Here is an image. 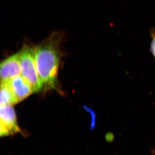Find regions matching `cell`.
Listing matches in <instances>:
<instances>
[{
	"instance_id": "1",
	"label": "cell",
	"mask_w": 155,
	"mask_h": 155,
	"mask_svg": "<svg viewBox=\"0 0 155 155\" xmlns=\"http://www.w3.org/2000/svg\"><path fill=\"white\" fill-rule=\"evenodd\" d=\"M62 39L59 32H53L34 48L37 69L45 90L58 89Z\"/></svg>"
},
{
	"instance_id": "2",
	"label": "cell",
	"mask_w": 155,
	"mask_h": 155,
	"mask_svg": "<svg viewBox=\"0 0 155 155\" xmlns=\"http://www.w3.org/2000/svg\"><path fill=\"white\" fill-rule=\"evenodd\" d=\"M19 53L21 76L29 84L34 93L39 91L43 85L36 68L34 49L24 45Z\"/></svg>"
},
{
	"instance_id": "3",
	"label": "cell",
	"mask_w": 155,
	"mask_h": 155,
	"mask_svg": "<svg viewBox=\"0 0 155 155\" xmlns=\"http://www.w3.org/2000/svg\"><path fill=\"white\" fill-rule=\"evenodd\" d=\"M0 125L1 137L21 132L17 124L16 113L12 105L1 106Z\"/></svg>"
},
{
	"instance_id": "4",
	"label": "cell",
	"mask_w": 155,
	"mask_h": 155,
	"mask_svg": "<svg viewBox=\"0 0 155 155\" xmlns=\"http://www.w3.org/2000/svg\"><path fill=\"white\" fill-rule=\"evenodd\" d=\"M0 67L1 83L8 82L21 74L19 53L10 56L2 62Z\"/></svg>"
},
{
	"instance_id": "5",
	"label": "cell",
	"mask_w": 155,
	"mask_h": 155,
	"mask_svg": "<svg viewBox=\"0 0 155 155\" xmlns=\"http://www.w3.org/2000/svg\"><path fill=\"white\" fill-rule=\"evenodd\" d=\"M17 103L34 93L29 84L22 76H17L8 81Z\"/></svg>"
},
{
	"instance_id": "6",
	"label": "cell",
	"mask_w": 155,
	"mask_h": 155,
	"mask_svg": "<svg viewBox=\"0 0 155 155\" xmlns=\"http://www.w3.org/2000/svg\"><path fill=\"white\" fill-rule=\"evenodd\" d=\"M17 104L8 82H2L1 85V106L13 105Z\"/></svg>"
},
{
	"instance_id": "7",
	"label": "cell",
	"mask_w": 155,
	"mask_h": 155,
	"mask_svg": "<svg viewBox=\"0 0 155 155\" xmlns=\"http://www.w3.org/2000/svg\"><path fill=\"white\" fill-rule=\"evenodd\" d=\"M150 36L151 41L150 50L155 60V27H151L149 29Z\"/></svg>"
},
{
	"instance_id": "8",
	"label": "cell",
	"mask_w": 155,
	"mask_h": 155,
	"mask_svg": "<svg viewBox=\"0 0 155 155\" xmlns=\"http://www.w3.org/2000/svg\"><path fill=\"white\" fill-rule=\"evenodd\" d=\"M153 152L154 153L153 155H155V150Z\"/></svg>"
}]
</instances>
